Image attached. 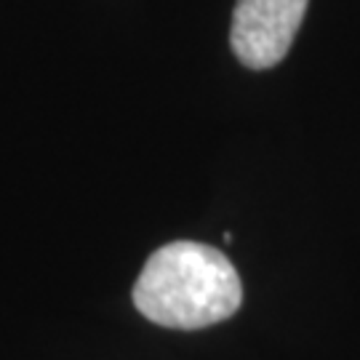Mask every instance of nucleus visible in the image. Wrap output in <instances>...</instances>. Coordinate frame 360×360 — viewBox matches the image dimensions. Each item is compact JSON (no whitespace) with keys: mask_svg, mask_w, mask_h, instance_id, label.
Here are the masks:
<instances>
[{"mask_svg":"<svg viewBox=\"0 0 360 360\" xmlns=\"http://www.w3.org/2000/svg\"><path fill=\"white\" fill-rule=\"evenodd\" d=\"M309 0H238L230 43L240 65L270 70L283 62Z\"/></svg>","mask_w":360,"mask_h":360,"instance_id":"nucleus-2","label":"nucleus"},{"mask_svg":"<svg viewBox=\"0 0 360 360\" xmlns=\"http://www.w3.org/2000/svg\"><path fill=\"white\" fill-rule=\"evenodd\" d=\"M240 302L243 285L232 262L195 240L160 245L134 283V304L144 318L181 331L227 321Z\"/></svg>","mask_w":360,"mask_h":360,"instance_id":"nucleus-1","label":"nucleus"}]
</instances>
